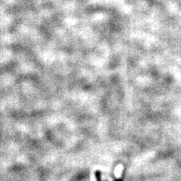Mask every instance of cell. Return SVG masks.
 Here are the masks:
<instances>
[{"label": "cell", "mask_w": 181, "mask_h": 181, "mask_svg": "<svg viewBox=\"0 0 181 181\" xmlns=\"http://www.w3.org/2000/svg\"><path fill=\"white\" fill-rule=\"evenodd\" d=\"M95 176H96V178H97V181H101L100 173V171H96Z\"/></svg>", "instance_id": "1"}]
</instances>
